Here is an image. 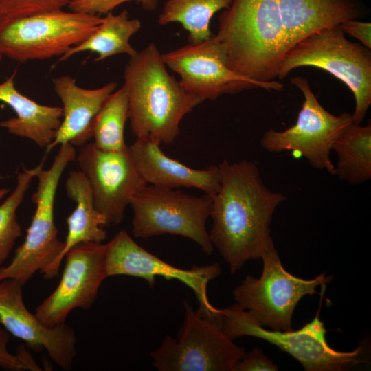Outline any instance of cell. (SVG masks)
I'll return each mask as SVG.
<instances>
[{
    "instance_id": "obj_33",
    "label": "cell",
    "mask_w": 371,
    "mask_h": 371,
    "mask_svg": "<svg viewBox=\"0 0 371 371\" xmlns=\"http://www.w3.org/2000/svg\"><path fill=\"white\" fill-rule=\"evenodd\" d=\"M0 23H1V17H0Z\"/></svg>"
},
{
    "instance_id": "obj_22",
    "label": "cell",
    "mask_w": 371,
    "mask_h": 371,
    "mask_svg": "<svg viewBox=\"0 0 371 371\" xmlns=\"http://www.w3.org/2000/svg\"><path fill=\"white\" fill-rule=\"evenodd\" d=\"M141 27V21L129 19L125 10L118 14L109 12L102 17V21L86 39L69 49L57 63L85 52L97 54V62L121 54L133 56L137 51L131 45L130 39Z\"/></svg>"
},
{
    "instance_id": "obj_7",
    "label": "cell",
    "mask_w": 371,
    "mask_h": 371,
    "mask_svg": "<svg viewBox=\"0 0 371 371\" xmlns=\"http://www.w3.org/2000/svg\"><path fill=\"white\" fill-rule=\"evenodd\" d=\"M212 197L190 195L174 188L146 184L132 197L133 234L149 238L172 234L189 238L207 254L214 246L206 229Z\"/></svg>"
},
{
    "instance_id": "obj_23",
    "label": "cell",
    "mask_w": 371,
    "mask_h": 371,
    "mask_svg": "<svg viewBox=\"0 0 371 371\" xmlns=\"http://www.w3.org/2000/svg\"><path fill=\"white\" fill-rule=\"evenodd\" d=\"M332 150L338 156L334 175L351 185L371 178V124L352 122L334 142Z\"/></svg>"
},
{
    "instance_id": "obj_10",
    "label": "cell",
    "mask_w": 371,
    "mask_h": 371,
    "mask_svg": "<svg viewBox=\"0 0 371 371\" xmlns=\"http://www.w3.org/2000/svg\"><path fill=\"white\" fill-rule=\"evenodd\" d=\"M185 315L177 338L167 335L150 355L159 371H234L245 353L218 324L184 302Z\"/></svg>"
},
{
    "instance_id": "obj_29",
    "label": "cell",
    "mask_w": 371,
    "mask_h": 371,
    "mask_svg": "<svg viewBox=\"0 0 371 371\" xmlns=\"http://www.w3.org/2000/svg\"><path fill=\"white\" fill-rule=\"evenodd\" d=\"M9 340L10 333L0 328V367L10 371L34 370V366L26 351L19 349L15 354L9 351Z\"/></svg>"
},
{
    "instance_id": "obj_30",
    "label": "cell",
    "mask_w": 371,
    "mask_h": 371,
    "mask_svg": "<svg viewBox=\"0 0 371 371\" xmlns=\"http://www.w3.org/2000/svg\"><path fill=\"white\" fill-rule=\"evenodd\" d=\"M278 366L274 364L259 348H254L243 357L236 363L234 371H276Z\"/></svg>"
},
{
    "instance_id": "obj_8",
    "label": "cell",
    "mask_w": 371,
    "mask_h": 371,
    "mask_svg": "<svg viewBox=\"0 0 371 371\" xmlns=\"http://www.w3.org/2000/svg\"><path fill=\"white\" fill-rule=\"evenodd\" d=\"M102 17L63 10L0 23V56L23 63L61 56L86 39Z\"/></svg>"
},
{
    "instance_id": "obj_3",
    "label": "cell",
    "mask_w": 371,
    "mask_h": 371,
    "mask_svg": "<svg viewBox=\"0 0 371 371\" xmlns=\"http://www.w3.org/2000/svg\"><path fill=\"white\" fill-rule=\"evenodd\" d=\"M215 36L231 70L261 82L278 78L286 52L278 0H233L219 15Z\"/></svg>"
},
{
    "instance_id": "obj_32",
    "label": "cell",
    "mask_w": 371,
    "mask_h": 371,
    "mask_svg": "<svg viewBox=\"0 0 371 371\" xmlns=\"http://www.w3.org/2000/svg\"><path fill=\"white\" fill-rule=\"evenodd\" d=\"M8 190L6 188L0 189V201L7 194Z\"/></svg>"
},
{
    "instance_id": "obj_9",
    "label": "cell",
    "mask_w": 371,
    "mask_h": 371,
    "mask_svg": "<svg viewBox=\"0 0 371 371\" xmlns=\"http://www.w3.org/2000/svg\"><path fill=\"white\" fill-rule=\"evenodd\" d=\"M218 324L232 339L251 336L275 345L297 360L306 371H341L363 361V346L340 352L328 344L319 309L311 322L297 330H267L236 304L221 308Z\"/></svg>"
},
{
    "instance_id": "obj_28",
    "label": "cell",
    "mask_w": 371,
    "mask_h": 371,
    "mask_svg": "<svg viewBox=\"0 0 371 371\" xmlns=\"http://www.w3.org/2000/svg\"><path fill=\"white\" fill-rule=\"evenodd\" d=\"M137 1L146 11L155 10L160 0H71L68 8L72 12L91 15L107 14L120 5Z\"/></svg>"
},
{
    "instance_id": "obj_1",
    "label": "cell",
    "mask_w": 371,
    "mask_h": 371,
    "mask_svg": "<svg viewBox=\"0 0 371 371\" xmlns=\"http://www.w3.org/2000/svg\"><path fill=\"white\" fill-rule=\"evenodd\" d=\"M218 165L221 184L212 197L209 235L233 274L247 261L260 258L272 239L273 213L286 197L267 187L250 161L223 160Z\"/></svg>"
},
{
    "instance_id": "obj_6",
    "label": "cell",
    "mask_w": 371,
    "mask_h": 371,
    "mask_svg": "<svg viewBox=\"0 0 371 371\" xmlns=\"http://www.w3.org/2000/svg\"><path fill=\"white\" fill-rule=\"evenodd\" d=\"M260 259L263 263L260 276L248 275L233 290L235 304L262 327L292 330L293 314L299 301L306 295L317 293V287L330 282L332 276L322 273L313 279L304 280L289 273L272 239Z\"/></svg>"
},
{
    "instance_id": "obj_31",
    "label": "cell",
    "mask_w": 371,
    "mask_h": 371,
    "mask_svg": "<svg viewBox=\"0 0 371 371\" xmlns=\"http://www.w3.org/2000/svg\"><path fill=\"white\" fill-rule=\"evenodd\" d=\"M344 33L360 41L363 46L371 49V23L356 19L344 21L339 24Z\"/></svg>"
},
{
    "instance_id": "obj_19",
    "label": "cell",
    "mask_w": 371,
    "mask_h": 371,
    "mask_svg": "<svg viewBox=\"0 0 371 371\" xmlns=\"http://www.w3.org/2000/svg\"><path fill=\"white\" fill-rule=\"evenodd\" d=\"M286 52L322 29L356 19L359 8L354 0H278Z\"/></svg>"
},
{
    "instance_id": "obj_26",
    "label": "cell",
    "mask_w": 371,
    "mask_h": 371,
    "mask_svg": "<svg viewBox=\"0 0 371 371\" xmlns=\"http://www.w3.org/2000/svg\"><path fill=\"white\" fill-rule=\"evenodd\" d=\"M44 160L33 168H24L16 177L14 190L0 205V265L9 256L21 235L16 211L22 203L32 180L43 168Z\"/></svg>"
},
{
    "instance_id": "obj_18",
    "label": "cell",
    "mask_w": 371,
    "mask_h": 371,
    "mask_svg": "<svg viewBox=\"0 0 371 371\" xmlns=\"http://www.w3.org/2000/svg\"><path fill=\"white\" fill-rule=\"evenodd\" d=\"M52 82L63 104V118L47 153L65 143L81 147L91 139L93 120L115 91L117 83L111 82L97 89H85L78 86L76 80L68 75L54 78Z\"/></svg>"
},
{
    "instance_id": "obj_24",
    "label": "cell",
    "mask_w": 371,
    "mask_h": 371,
    "mask_svg": "<svg viewBox=\"0 0 371 371\" xmlns=\"http://www.w3.org/2000/svg\"><path fill=\"white\" fill-rule=\"evenodd\" d=\"M233 0H167L158 16L161 25L179 23L188 32L189 43L210 38V23L213 16L229 7Z\"/></svg>"
},
{
    "instance_id": "obj_14",
    "label": "cell",
    "mask_w": 371,
    "mask_h": 371,
    "mask_svg": "<svg viewBox=\"0 0 371 371\" xmlns=\"http://www.w3.org/2000/svg\"><path fill=\"white\" fill-rule=\"evenodd\" d=\"M106 249V244L86 242L69 250L58 284L35 309L34 314L44 325H61L74 309L92 306L107 278Z\"/></svg>"
},
{
    "instance_id": "obj_13",
    "label": "cell",
    "mask_w": 371,
    "mask_h": 371,
    "mask_svg": "<svg viewBox=\"0 0 371 371\" xmlns=\"http://www.w3.org/2000/svg\"><path fill=\"white\" fill-rule=\"evenodd\" d=\"M106 244L105 267L107 277L130 276L144 279L149 286L155 285V277L177 280L195 294L199 303L196 311L201 316L217 322L221 308L213 306L207 296V285L218 277L221 268L218 262L193 265L185 269L175 267L139 246L126 230L119 232Z\"/></svg>"
},
{
    "instance_id": "obj_11",
    "label": "cell",
    "mask_w": 371,
    "mask_h": 371,
    "mask_svg": "<svg viewBox=\"0 0 371 371\" xmlns=\"http://www.w3.org/2000/svg\"><path fill=\"white\" fill-rule=\"evenodd\" d=\"M291 82L304 98L296 122L282 131H267L260 139V144L269 153H299L313 167L334 175L335 165L330 160V152L346 127L353 122L352 115L344 112L336 116L326 111L312 92L306 78L294 77Z\"/></svg>"
},
{
    "instance_id": "obj_16",
    "label": "cell",
    "mask_w": 371,
    "mask_h": 371,
    "mask_svg": "<svg viewBox=\"0 0 371 371\" xmlns=\"http://www.w3.org/2000/svg\"><path fill=\"white\" fill-rule=\"evenodd\" d=\"M22 286L12 279L0 281V323L31 349L45 350L56 364L70 370L76 355L74 330L65 323L52 328L44 325L25 306Z\"/></svg>"
},
{
    "instance_id": "obj_12",
    "label": "cell",
    "mask_w": 371,
    "mask_h": 371,
    "mask_svg": "<svg viewBox=\"0 0 371 371\" xmlns=\"http://www.w3.org/2000/svg\"><path fill=\"white\" fill-rule=\"evenodd\" d=\"M164 63L180 77V85L203 101L223 94L262 88L280 91L283 84L261 82L240 76L227 65L226 50L215 34L201 43H189L161 54Z\"/></svg>"
},
{
    "instance_id": "obj_2",
    "label": "cell",
    "mask_w": 371,
    "mask_h": 371,
    "mask_svg": "<svg viewBox=\"0 0 371 371\" xmlns=\"http://www.w3.org/2000/svg\"><path fill=\"white\" fill-rule=\"evenodd\" d=\"M122 87L132 132L137 138H152L160 144L174 142L183 118L203 102L168 74L153 42L130 57Z\"/></svg>"
},
{
    "instance_id": "obj_25",
    "label": "cell",
    "mask_w": 371,
    "mask_h": 371,
    "mask_svg": "<svg viewBox=\"0 0 371 371\" xmlns=\"http://www.w3.org/2000/svg\"><path fill=\"white\" fill-rule=\"evenodd\" d=\"M128 119V98L122 87L109 95L95 117L91 128L93 143L105 151L126 149L124 127Z\"/></svg>"
},
{
    "instance_id": "obj_21",
    "label": "cell",
    "mask_w": 371,
    "mask_h": 371,
    "mask_svg": "<svg viewBox=\"0 0 371 371\" xmlns=\"http://www.w3.org/2000/svg\"><path fill=\"white\" fill-rule=\"evenodd\" d=\"M67 196L76 207L67 218V234L60 254L63 261L72 247L81 243H102L106 238L102 228L106 221L95 208L93 193L86 177L79 171H71L65 182Z\"/></svg>"
},
{
    "instance_id": "obj_5",
    "label": "cell",
    "mask_w": 371,
    "mask_h": 371,
    "mask_svg": "<svg viewBox=\"0 0 371 371\" xmlns=\"http://www.w3.org/2000/svg\"><path fill=\"white\" fill-rule=\"evenodd\" d=\"M305 66L328 72L350 89L355 100L352 122L360 124L371 104L370 49L348 41L339 25H335L311 34L291 47L281 63L278 79Z\"/></svg>"
},
{
    "instance_id": "obj_17",
    "label": "cell",
    "mask_w": 371,
    "mask_h": 371,
    "mask_svg": "<svg viewBox=\"0 0 371 371\" xmlns=\"http://www.w3.org/2000/svg\"><path fill=\"white\" fill-rule=\"evenodd\" d=\"M135 166L146 184L168 188H194L213 197L218 191V165L190 168L167 156L160 144L149 137L137 138L128 146Z\"/></svg>"
},
{
    "instance_id": "obj_4",
    "label": "cell",
    "mask_w": 371,
    "mask_h": 371,
    "mask_svg": "<svg viewBox=\"0 0 371 371\" xmlns=\"http://www.w3.org/2000/svg\"><path fill=\"white\" fill-rule=\"evenodd\" d=\"M76 155L74 146L63 144L51 166L38 172V186L32 196L34 214L12 261L0 268V281L12 279L23 286L37 271L46 279L58 274L64 242L58 239L54 223L55 196L63 172Z\"/></svg>"
},
{
    "instance_id": "obj_27",
    "label": "cell",
    "mask_w": 371,
    "mask_h": 371,
    "mask_svg": "<svg viewBox=\"0 0 371 371\" xmlns=\"http://www.w3.org/2000/svg\"><path fill=\"white\" fill-rule=\"evenodd\" d=\"M71 0H0L1 22L62 10Z\"/></svg>"
},
{
    "instance_id": "obj_20",
    "label": "cell",
    "mask_w": 371,
    "mask_h": 371,
    "mask_svg": "<svg viewBox=\"0 0 371 371\" xmlns=\"http://www.w3.org/2000/svg\"><path fill=\"white\" fill-rule=\"evenodd\" d=\"M15 76L16 71L0 83V101L9 105L16 116L1 122L0 126L47 149L60 126L62 107L42 105L21 93L15 87Z\"/></svg>"
},
{
    "instance_id": "obj_15",
    "label": "cell",
    "mask_w": 371,
    "mask_h": 371,
    "mask_svg": "<svg viewBox=\"0 0 371 371\" xmlns=\"http://www.w3.org/2000/svg\"><path fill=\"white\" fill-rule=\"evenodd\" d=\"M76 159L91 187L95 208L107 225L121 223L132 197L146 184L128 146L122 151H105L90 142L80 147Z\"/></svg>"
}]
</instances>
